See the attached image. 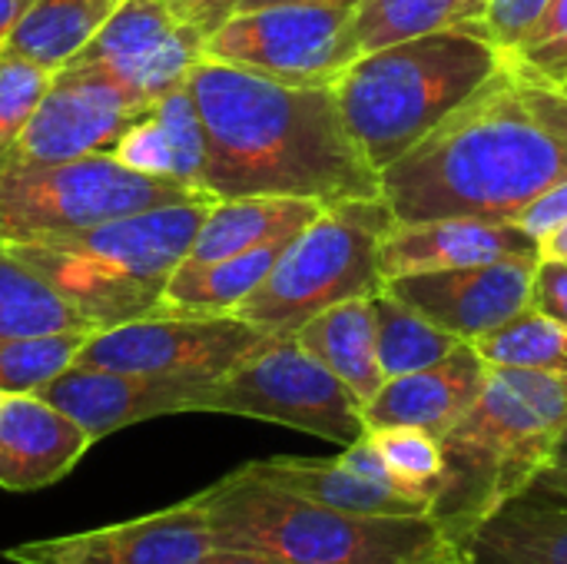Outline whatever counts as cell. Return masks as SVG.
Masks as SVG:
<instances>
[{"label":"cell","mask_w":567,"mask_h":564,"mask_svg":"<svg viewBox=\"0 0 567 564\" xmlns=\"http://www.w3.org/2000/svg\"><path fill=\"white\" fill-rule=\"evenodd\" d=\"M567 180V86L505 57L419 146L382 170L395 223L518 216Z\"/></svg>","instance_id":"6da1fadb"},{"label":"cell","mask_w":567,"mask_h":564,"mask_svg":"<svg viewBox=\"0 0 567 564\" xmlns=\"http://www.w3.org/2000/svg\"><path fill=\"white\" fill-rule=\"evenodd\" d=\"M203 130V189L229 196H299L322 206L379 199L382 173L355 143L336 86L279 83L203 57L186 80Z\"/></svg>","instance_id":"7a4b0ae2"},{"label":"cell","mask_w":567,"mask_h":564,"mask_svg":"<svg viewBox=\"0 0 567 564\" xmlns=\"http://www.w3.org/2000/svg\"><path fill=\"white\" fill-rule=\"evenodd\" d=\"M567 432V376L488 366V379L442 439L445 479L432 519L462 545L482 522L522 499Z\"/></svg>","instance_id":"3957f363"},{"label":"cell","mask_w":567,"mask_h":564,"mask_svg":"<svg viewBox=\"0 0 567 564\" xmlns=\"http://www.w3.org/2000/svg\"><path fill=\"white\" fill-rule=\"evenodd\" d=\"M219 552L286 564H419L455 545L432 515H349L239 465L193 495Z\"/></svg>","instance_id":"277c9868"},{"label":"cell","mask_w":567,"mask_h":564,"mask_svg":"<svg viewBox=\"0 0 567 564\" xmlns=\"http://www.w3.org/2000/svg\"><path fill=\"white\" fill-rule=\"evenodd\" d=\"M505 57L485 37L449 27L355 57L332 86L355 143L382 173L465 103Z\"/></svg>","instance_id":"5b68a950"},{"label":"cell","mask_w":567,"mask_h":564,"mask_svg":"<svg viewBox=\"0 0 567 564\" xmlns=\"http://www.w3.org/2000/svg\"><path fill=\"white\" fill-rule=\"evenodd\" d=\"M213 203L156 206L80 233L3 246L40 273L90 326L110 329L156 312Z\"/></svg>","instance_id":"8992f818"},{"label":"cell","mask_w":567,"mask_h":564,"mask_svg":"<svg viewBox=\"0 0 567 564\" xmlns=\"http://www.w3.org/2000/svg\"><path fill=\"white\" fill-rule=\"evenodd\" d=\"M392 223L395 216L382 196L326 206L233 316L272 336H289L339 302L379 296L385 289L379 249Z\"/></svg>","instance_id":"52a82bcc"},{"label":"cell","mask_w":567,"mask_h":564,"mask_svg":"<svg viewBox=\"0 0 567 564\" xmlns=\"http://www.w3.org/2000/svg\"><path fill=\"white\" fill-rule=\"evenodd\" d=\"M216 199L166 176H146L113 153L0 170V243H33L80 233L156 206Z\"/></svg>","instance_id":"ba28073f"},{"label":"cell","mask_w":567,"mask_h":564,"mask_svg":"<svg viewBox=\"0 0 567 564\" xmlns=\"http://www.w3.org/2000/svg\"><path fill=\"white\" fill-rule=\"evenodd\" d=\"M196 412L272 422L342 449L365 435L362 402L292 332L269 336L252 349L199 396Z\"/></svg>","instance_id":"9c48e42d"},{"label":"cell","mask_w":567,"mask_h":564,"mask_svg":"<svg viewBox=\"0 0 567 564\" xmlns=\"http://www.w3.org/2000/svg\"><path fill=\"white\" fill-rule=\"evenodd\" d=\"M352 7L269 3L229 13L209 37L206 57L279 83L332 86L355 60Z\"/></svg>","instance_id":"30bf717a"},{"label":"cell","mask_w":567,"mask_h":564,"mask_svg":"<svg viewBox=\"0 0 567 564\" xmlns=\"http://www.w3.org/2000/svg\"><path fill=\"white\" fill-rule=\"evenodd\" d=\"M272 332L239 316H143L110 329H96L76 356V366L219 382Z\"/></svg>","instance_id":"8fae6325"},{"label":"cell","mask_w":567,"mask_h":564,"mask_svg":"<svg viewBox=\"0 0 567 564\" xmlns=\"http://www.w3.org/2000/svg\"><path fill=\"white\" fill-rule=\"evenodd\" d=\"M206 37L169 0H120L73 63L100 66L130 100L150 110L189 80L206 57Z\"/></svg>","instance_id":"7c38bea8"},{"label":"cell","mask_w":567,"mask_h":564,"mask_svg":"<svg viewBox=\"0 0 567 564\" xmlns=\"http://www.w3.org/2000/svg\"><path fill=\"white\" fill-rule=\"evenodd\" d=\"M143 113L150 110L130 100L100 66L70 63L53 73L23 130L0 153V170L113 153L126 126Z\"/></svg>","instance_id":"4fadbf2b"},{"label":"cell","mask_w":567,"mask_h":564,"mask_svg":"<svg viewBox=\"0 0 567 564\" xmlns=\"http://www.w3.org/2000/svg\"><path fill=\"white\" fill-rule=\"evenodd\" d=\"M219 548L193 495L116 525L23 542L3 552L10 564H203Z\"/></svg>","instance_id":"5bb4252c"},{"label":"cell","mask_w":567,"mask_h":564,"mask_svg":"<svg viewBox=\"0 0 567 564\" xmlns=\"http://www.w3.org/2000/svg\"><path fill=\"white\" fill-rule=\"evenodd\" d=\"M538 259H498L449 273L389 279L385 289L462 342H475L532 306Z\"/></svg>","instance_id":"9a60e30c"},{"label":"cell","mask_w":567,"mask_h":564,"mask_svg":"<svg viewBox=\"0 0 567 564\" xmlns=\"http://www.w3.org/2000/svg\"><path fill=\"white\" fill-rule=\"evenodd\" d=\"M209 386L189 379H159L136 372H113L93 366H70L33 396L70 416L93 442L163 416H193Z\"/></svg>","instance_id":"2e32d148"},{"label":"cell","mask_w":567,"mask_h":564,"mask_svg":"<svg viewBox=\"0 0 567 564\" xmlns=\"http://www.w3.org/2000/svg\"><path fill=\"white\" fill-rule=\"evenodd\" d=\"M498 259H538V239L518 223L492 219H429L392 223L382 239L379 266L385 283L415 273H449Z\"/></svg>","instance_id":"e0dca14e"},{"label":"cell","mask_w":567,"mask_h":564,"mask_svg":"<svg viewBox=\"0 0 567 564\" xmlns=\"http://www.w3.org/2000/svg\"><path fill=\"white\" fill-rule=\"evenodd\" d=\"M488 379V362L472 342L419 372L385 379L382 389L362 406L365 432L372 429H422L445 439L478 399Z\"/></svg>","instance_id":"ac0fdd59"},{"label":"cell","mask_w":567,"mask_h":564,"mask_svg":"<svg viewBox=\"0 0 567 564\" xmlns=\"http://www.w3.org/2000/svg\"><path fill=\"white\" fill-rule=\"evenodd\" d=\"M93 439L40 396H3L0 402V489L40 492L66 479Z\"/></svg>","instance_id":"d6986e66"},{"label":"cell","mask_w":567,"mask_h":564,"mask_svg":"<svg viewBox=\"0 0 567 564\" xmlns=\"http://www.w3.org/2000/svg\"><path fill=\"white\" fill-rule=\"evenodd\" d=\"M249 472L259 479L302 495L309 502H319L336 512L349 515H375V519H412V515H432V502L402 495L395 489H385L379 482L362 479L352 472L339 455L336 459H302V455H272L246 462Z\"/></svg>","instance_id":"ffe728a7"},{"label":"cell","mask_w":567,"mask_h":564,"mask_svg":"<svg viewBox=\"0 0 567 564\" xmlns=\"http://www.w3.org/2000/svg\"><path fill=\"white\" fill-rule=\"evenodd\" d=\"M326 206L299 196H229L216 199L183 263H216L269 243L296 239Z\"/></svg>","instance_id":"44dd1931"},{"label":"cell","mask_w":567,"mask_h":564,"mask_svg":"<svg viewBox=\"0 0 567 564\" xmlns=\"http://www.w3.org/2000/svg\"><path fill=\"white\" fill-rule=\"evenodd\" d=\"M299 346L316 356L332 376H339L352 396L365 406L385 382L375 349V309L372 299H349L292 332Z\"/></svg>","instance_id":"7402d4cb"},{"label":"cell","mask_w":567,"mask_h":564,"mask_svg":"<svg viewBox=\"0 0 567 564\" xmlns=\"http://www.w3.org/2000/svg\"><path fill=\"white\" fill-rule=\"evenodd\" d=\"M292 243V239H289ZM289 243H269L216 263H183L163 289V316H233L272 273Z\"/></svg>","instance_id":"603a6c76"},{"label":"cell","mask_w":567,"mask_h":564,"mask_svg":"<svg viewBox=\"0 0 567 564\" xmlns=\"http://www.w3.org/2000/svg\"><path fill=\"white\" fill-rule=\"evenodd\" d=\"M116 7L120 0H33L0 43V60H23L56 73L76 60Z\"/></svg>","instance_id":"cb8c5ba5"},{"label":"cell","mask_w":567,"mask_h":564,"mask_svg":"<svg viewBox=\"0 0 567 564\" xmlns=\"http://www.w3.org/2000/svg\"><path fill=\"white\" fill-rule=\"evenodd\" d=\"M462 548L475 564H567V505L522 495L482 522Z\"/></svg>","instance_id":"d4e9b609"},{"label":"cell","mask_w":567,"mask_h":564,"mask_svg":"<svg viewBox=\"0 0 567 564\" xmlns=\"http://www.w3.org/2000/svg\"><path fill=\"white\" fill-rule=\"evenodd\" d=\"M485 13V0H359L352 7V43L355 57L412 40L422 33L462 27L475 30Z\"/></svg>","instance_id":"484cf974"},{"label":"cell","mask_w":567,"mask_h":564,"mask_svg":"<svg viewBox=\"0 0 567 564\" xmlns=\"http://www.w3.org/2000/svg\"><path fill=\"white\" fill-rule=\"evenodd\" d=\"M73 329L96 332L40 273L0 243V342Z\"/></svg>","instance_id":"4316f807"},{"label":"cell","mask_w":567,"mask_h":564,"mask_svg":"<svg viewBox=\"0 0 567 564\" xmlns=\"http://www.w3.org/2000/svg\"><path fill=\"white\" fill-rule=\"evenodd\" d=\"M372 309H375V349L385 379L435 366L462 346L458 336L445 332L442 326H435L429 316H422L415 306L392 296L389 289L372 296Z\"/></svg>","instance_id":"83f0119b"},{"label":"cell","mask_w":567,"mask_h":564,"mask_svg":"<svg viewBox=\"0 0 567 564\" xmlns=\"http://www.w3.org/2000/svg\"><path fill=\"white\" fill-rule=\"evenodd\" d=\"M472 346L488 366L567 376V329L535 312L532 306L505 326H498L495 332L475 339Z\"/></svg>","instance_id":"f1b7e54d"},{"label":"cell","mask_w":567,"mask_h":564,"mask_svg":"<svg viewBox=\"0 0 567 564\" xmlns=\"http://www.w3.org/2000/svg\"><path fill=\"white\" fill-rule=\"evenodd\" d=\"M90 336L93 332L86 329H73V332H43V336L0 342V392L27 396L53 382L70 366H76V356Z\"/></svg>","instance_id":"f546056e"},{"label":"cell","mask_w":567,"mask_h":564,"mask_svg":"<svg viewBox=\"0 0 567 564\" xmlns=\"http://www.w3.org/2000/svg\"><path fill=\"white\" fill-rule=\"evenodd\" d=\"M395 479V485L422 502H435L445 479L442 439L422 429H372L369 432Z\"/></svg>","instance_id":"4dcf8cb0"},{"label":"cell","mask_w":567,"mask_h":564,"mask_svg":"<svg viewBox=\"0 0 567 564\" xmlns=\"http://www.w3.org/2000/svg\"><path fill=\"white\" fill-rule=\"evenodd\" d=\"M150 113L159 120V126L166 130V140L173 146V163H176V180L186 186L203 189V176H206V130L196 110V100L189 93V86H176L166 96H159ZM209 193V189H206Z\"/></svg>","instance_id":"1f68e13d"},{"label":"cell","mask_w":567,"mask_h":564,"mask_svg":"<svg viewBox=\"0 0 567 564\" xmlns=\"http://www.w3.org/2000/svg\"><path fill=\"white\" fill-rule=\"evenodd\" d=\"M53 73L23 60H0V153L23 130Z\"/></svg>","instance_id":"d6a6232c"},{"label":"cell","mask_w":567,"mask_h":564,"mask_svg":"<svg viewBox=\"0 0 567 564\" xmlns=\"http://www.w3.org/2000/svg\"><path fill=\"white\" fill-rule=\"evenodd\" d=\"M508 57H515L518 63L532 66L535 73L567 86V0H551L548 13L538 20V27Z\"/></svg>","instance_id":"836d02e7"},{"label":"cell","mask_w":567,"mask_h":564,"mask_svg":"<svg viewBox=\"0 0 567 564\" xmlns=\"http://www.w3.org/2000/svg\"><path fill=\"white\" fill-rule=\"evenodd\" d=\"M113 156L120 163H126L136 173L146 176H166L176 180V163H173V146L166 140V130L159 126V120L153 113H143L140 120H133L126 126V133L120 136Z\"/></svg>","instance_id":"e575fe53"},{"label":"cell","mask_w":567,"mask_h":564,"mask_svg":"<svg viewBox=\"0 0 567 564\" xmlns=\"http://www.w3.org/2000/svg\"><path fill=\"white\" fill-rule=\"evenodd\" d=\"M551 0H485V13L472 33L485 37L502 53H515L522 40L548 13Z\"/></svg>","instance_id":"d590c367"},{"label":"cell","mask_w":567,"mask_h":564,"mask_svg":"<svg viewBox=\"0 0 567 564\" xmlns=\"http://www.w3.org/2000/svg\"><path fill=\"white\" fill-rule=\"evenodd\" d=\"M532 309L567 329V263L538 259L532 283Z\"/></svg>","instance_id":"8d00e7d4"},{"label":"cell","mask_w":567,"mask_h":564,"mask_svg":"<svg viewBox=\"0 0 567 564\" xmlns=\"http://www.w3.org/2000/svg\"><path fill=\"white\" fill-rule=\"evenodd\" d=\"M561 223H567V180L565 183H558V186H551L545 196H538V199L518 216V226H522L528 236H535L538 243H542L551 229H558Z\"/></svg>","instance_id":"74e56055"},{"label":"cell","mask_w":567,"mask_h":564,"mask_svg":"<svg viewBox=\"0 0 567 564\" xmlns=\"http://www.w3.org/2000/svg\"><path fill=\"white\" fill-rule=\"evenodd\" d=\"M339 459H342L352 472H359L362 479L402 492V489L395 485V479H392V472H389V465H385V459H382V452H379V445H375V439H372L369 432H365L362 439H355L352 445H346ZM402 495H405V492H402Z\"/></svg>","instance_id":"f35d334b"},{"label":"cell","mask_w":567,"mask_h":564,"mask_svg":"<svg viewBox=\"0 0 567 564\" xmlns=\"http://www.w3.org/2000/svg\"><path fill=\"white\" fill-rule=\"evenodd\" d=\"M525 499L535 502H551V505H567V432L561 435L551 462L542 469V475L532 482V489L525 492Z\"/></svg>","instance_id":"ab89813d"},{"label":"cell","mask_w":567,"mask_h":564,"mask_svg":"<svg viewBox=\"0 0 567 564\" xmlns=\"http://www.w3.org/2000/svg\"><path fill=\"white\" fill-rule=\"evenodd\" d=\"M183 17H189L196 27H203L206 33H213L236 7L239 0H169Z\"/></svg>","instance_id":"60d3db41"},{"label":"cell","mask_w":567,"mask_h":564,"mask_svg":"<svg viewBox=\"0 0 567 564\" xmlns=\"http://www.w3.org/2000/svg\"><path fill=\"white\" fill-rule=\"evenodd\" d=\"M538 259L567 263V223H561L558 229H551V233L538 243Z\"/></svg>","instance_id":"b9f144b4"},{"label":"cell","mask_w":567,"mask_h":564,"mask_svg":"<svg viewBox=\"0 0 567 564\" xmlns=\"http://www.w3.org/2000/svg\"><path fill=\"white\" fill-rule=\"evenodd\" d=\"M33 0H0V43L10 37V30L17 27V20L23 17V10L30 7Z\"/></svg>","instance_id":"7bdbcfd3"},{"label":"cell","mask_w":567,"mask_h":564,"mask_svg":"<svg viewBox=\"0 0 567 564\" xmlns=\"http://www.w3.org/2000/svg\"><path fill=\"white\" fill-rule=\"evenodd\" d=\"M203 564H286V562L262 558V555H246V552H216L213 558H206Z\"/></svg>","instance_id":"ee69618b"},{"label":"cell","mask_w":567,"mask_h":564,"mask_svg":"<svg viewBox=\"0 0 567 564\" xmlns=\"http://www.w3.org/2000/svg\"><path fill=\"white\" fill-rule=\"evenodd\" d=\"M419 564H475L472 562V555L462 548V545H449V548H442L439 555H432V558H425V562Z\"/></svg>","instance_id":"f6af8a7d"},{"label":"cell","mask_w":567,"mask_h":564,"mask_svg":"<svg viewBox=\"0 0 567 564\" xmlns=\"http://www.w3.org/2000/svg\"><path fill=\"white\" fill-rule=\"evenodd\" d=\"M269 3H339V7H355L359 0H239L236 10H249V7H269ZM233 10V13H236Z\"/></svg>","instance_id":"bcb514c9"},{"label":"cell","mask_w":567,"mask_h":564,"mask_svg":"<svg viewBox=\"0 0 567 564\" xmlns=\"http://www.w3.org/2000/svg\"><path fill=\"white\" fill-rule=\"evenodd\" d=\"M0 402H3V392H0Z\"/></svg>","instance_id":"7dc6e473"}]
</instances>
